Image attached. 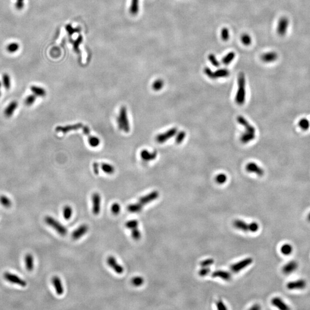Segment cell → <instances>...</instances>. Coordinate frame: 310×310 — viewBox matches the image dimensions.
<instances>
[{
	"label": "cell",
	"instance_id": "cell-47",
	"mask_svg": "<svg viewBox=\"0 0 310 310\" xmlns=\"http://www.w3.org/2000/svg\"><path fill=\"white\" fill-rule=\"evenodd\" d=\"M111 211L113 214L118 215L120 213V211H121L120 205L117 203H113L111 207Z\"/></svg>",
	"mask_w": 310,
	"mask_h": 310
},
{
	"label": "cell",
	"instance_id": "cell-37",
	"mask_svg": "<svg viewBox=\"0 0 310 310\" xmlns=\"http://www.w3.org/2000/svg\"><path fill=\"white\" fill-rule=\"evenodd\" d=\"M131 284L135 287H140L144 283V279L141 276H136L132 279Z\"/></svg>",
	"mask_w": 310,
	"mask_h": 310
},
{
	"label": "cell",
	"instance_id": "cell-38",
	"mask_svg": "<svg viewBox=\"0 0 310 310\" xmlns=\"http://www.w3.org/2000/svg\"><path fill=\"white\" fill-rule=\"evenodd\" d=\"M19 44L17 43H11L7 46V51L10 53H14L19 50Z\"/></svg>",
	"mask_w": 310,
	"mask_h": 310
},
{
	"label": "cell",
	"instance_id": "cell-56",
	"mask_svg": "<svg viewBox=\"0 0 310 310\" xmlns=\"http://www.w3.org/2000/svg\"><path fill=\"white\" fill-rule=\"evenodd\" d=\"M66 31H67L68 33L70 34H74V33H75L77 31L76 29H75L73 27H71V25H67L66 27Z\"/></svg>",
	"mask_w": 310,
	"mask_h": 310
},
{
	"label": "cell",
	"instance_id": "cell-60",
	"mask_svg": "<svg viewBox=\"0 0 310 310\" xmlns=\"http://www.w3.org/2000/svg\"><path fill=\"white\" fill-rule=\"evenodd\" d=\"M1 86H2V84H1V81H0V88H1Z\"/></svg>",
	"mask_w": 310,
	"mask_h": 310
},
{
	"label": "cell",
	"instance_id": "cell-9",
	"mask_svg": "<svg viewBox=\"0 0 310 310\" xmlns=\"http://www.w3.org/2000/svg\"><path fill=\"white\" fill-rule=\"evenodd\" d=\"M289 21L287 17L281 18L278 23L277 32L280 36H283L287 33V29L288 27Z\"/></svg>",
	"mask_w": 310,
	"mask_h": 310
},
{
	"label": "cell",
	"instance_id": "cell-28",
	"mask_svg": "<svg viewBox=\"0 0 310 310\" xmlns=\"http://www.w3.org/2000/svg\"><path fill=\"white\" fill-rule=\"evenodd\" d=\"M142 207H143V205H142V204H140V203H133V204H130L128 206L127 210L129 212L133 213H139L142 211Z\"/></svg>",
	"mask_w": 310,
	"mask_h": 310
},
{
	"label": "cell",
	"instance_id": "cell-11",
	"mask_svg": "<svg viewBox=\"0 0 310 310\" xmlns=\"http://www.w3.org/2000/svg\"><path fill=\"white\" fill-rule=\"evenodd\" d=\"M246 170L249 173L255 174L259 176H262L264 175V169L253 162H249L246 165Z\"/></svg>",
	"mask_w": 310,
	"mask_h": 310
},
{
	"label": "cell",
	"instance_id": "cell-58",
	"mask_svg": "<svg viewBox=\"0 0 310 310\" xmlns=\"http://www.w3.org/2000/svg\"><path fill=\"white\" fill-rule=\"evenodd\" d=\"M261 309L260 306L258 304H255L254 306H253L251 308H250V310H260Z\"/></svg>",
	"mask_w": 310,
	"mask_h": 310
},
{
	"label": "cell",
	"instance_id": "cell-18",
	"mask_svg": "<svg viewBox=\"0 0 310 310\" xmlns=\"http://www.w3.org/2000/svg\"><path fill=\"white\" fill-rule=\"evenodd\" d=\"M211 276L215 278L219 277L225 281H230L231 279V275L230 273L222 270H217L211 273Z\"/></svg>",
	"mask_w": 310,
	"mask_h": 310
},
{
	"label": "cell",
	"instance_id": "cell-23",
	"mask_svg": "<svg viewBox=\"0 0 310 310\" xmlns=\"http://www.w3.org/2000/svg\"><path fill=\"white\" fill-rule=\"evenodd\" d=\"M140 156L142 159L144 161L149 162L151 160H154L157 157V152H154L152 153L149 152L147 150L144 149L140 153Z\"/></svg>",
	"mask_w": 310,
	"mask_h": 310
},
{
	"label": "cell",
	"instance_id": "cell-54",
	"mask_svg": "<svg viewBox=\"0 0 310 310\" xmlns=\"http://www.w3.org/2000/svg\"><path fill=\"white\" fill-rule=\"evenodd\" d=\"M82 40V38L81 36H79V38L77 39L75 41L74 43V48L76 52H79L78 47H79V45L81 43Z\"/></svg>",
	"mask_w": 310,
	"mask_h": 310
},
{
	"label": "cell",
	"instance_id": "cell-7",
	"mask_svg": "<svg viewBox=\"0 0 310 310\" xmlns=\"http://www.w3.org/2000/svg\"><path fill=\"white\" fill-rule=\"evenodd\" d=\"M4 277L7 281L11 283L16 284L17 285H19L21 287H25L27 285V282L21 279L20 277H19L15 275L12 274L9 272H5L4 274Z\"/></svg>",
	"mask_w": 310,
	"mask_h": 310
},
{
	"label": "cell",
	"instance_id": "cell-10",
	"mask_svg": "<svg viewBox=\"0 0 310 310\" xmlns=\"http://www.w3.org/2000/svg\"><path fill=\"white\" fill-rule=\"evenodd\" d=\"M83 127V125L82 123H78L74 125H67L65 127L58 126L56 128L55 130L57 132H61L63 134H66L70 131L77 130L78 129L82 128Z\"/></svg>",
	"mask_w": 310,
	"mask_h": 310
},
{
	"label": "cell",
	"instance_id": "cell-53",
	"mask_svg": "<svg viewBox=\"0 0 310 310\" xmlns=\"http://www.w3.org/2000/svg\"><path fill=\"white\" fill-rule=\"evenodd\" d=\"M216 308L217 309L219 310H227V307H226V306L225 305V304L223 303L222 300H218L216 303Z\"/></svg>",
	"mask_w": 310,
	"mask_h": 310
},
{
	"label": "cell",
	"instance_id": "cell-20",
	"mask_svg": "<svg viewBox=\"0 0 310 310\" xmlns=\"http://www.w3.org/2000/svg\"><path fill=\"white\" fill-rule=\"evenodd\" d=\"M272 304L278 309L282 310H290L288 306L279 297H275L272 300Z\"/></svg>",
	"mask_w": 310,
	"mask_h": 310
},
{
	"label": "cell",
	"instance_id": "cell-5",
	"mask_svg": "<svg viewBox=\"0 0 310 310\" xmlns=\"http://www.w3.org/2000/svg\"><path fill=\"white\" fill-rule=\"evenodd\" d=\"M253 259L250 257L245 258L238 263L231 265L230 267V270L233 273H238L243 270L244 268L248 267L253 263Z\"/></svg>",
	"mask_w": 310,
	"mask_h": 310
},
{
	"label": "cell",
	"instance_id": "cell-17",
	"mask_svg": "<svg viewBox=\"0 0 310 310\" xmlns=\"http://www.w3.org/2000/svg\"><path fill=\"white\" fill-rule=\"evenodd\" d=\"M237 122L238 124L241 125L245 129V132H248L253 133H256V129L253 126L251 125L249 122L243 116H238L237 118Z\"/></svg>",
	"mask_w": 310,
	"mask_h": 310
},
{
	"label": "cell",
	"instance_id": "cell-26",
	"mask_svg": "<svg viewBox=\"0 0 310 310\" xmlns=\"http://www.w3.org/2000/svg\"><path fill=\"white\" fill-rule=\"evenodd\" d=\"M230 71L226 68H221L216 70V72H214V79L218 78H227L229 76Z\"/></svg>",
	"mask_w": 310,
	"mask_h": 310
},
{
	"label": "cell",
	"instance_id": "cell-30",
	"mask_svg": "<svg viewBox=\"0 0 310 310\" xmlns=\"http://www.w3.org/2000/svg\"><path fill=\"white\" fill-rule=\"evenodd\" d=\"M280 251L284 256H289L293 252V247L289 243H285L281 247Z\"/></svg>",
	"mask_w": 310,
	"mask_h": 310
},
{
	"label": "cell",
	"instance_id": "cell-33",
	"mask_svg": "<svg viewBox=\"0 0 310 310\" xmlns=\"http://www.w3.org/2000/svg\"><path fill=\"white\" fill-rule=\"evenodd\" d=\"M235 53L233 52H230L229 53L227 54L223 58L222 63L225 65H228L230 63L233 61V59L235 58Z\"/></svg>",
	"mask_w": 310,
	"mask_h": 310
},
{
	"label": "cell",
	"instance_id": "cell-12",
	"mask_svg": "<svg viewBox=\"0 0 310 310\" xmlns=\"http://www.w3.org/2000/svg\"><path fill=\"white\" fill-rule=\"evenodd\" d=\"M101 196L98 193H94L92 195L93 202V213L97 216L98 215L101 210Z\"/></svg>",
	"mask_w": 310,
	"mask_h": 310
},
{
	"label": "cell",
	"instance_id": "cell-42",
	"mask_svg": "<svg viewBox=\"0 0 310 310\" xmlns=\"http://www.w3.org/2000/svg\"><path fill=\"white\" fill-rule=\"evenodd\" d=\"M139 226V221L136 219H133L127 221L125 223V226L127 228L129 229H133L135 228H137Z\"/></svg>",
	"mask_w": 310,
	"mask_h": 310
},
{
	"label": "cell",
	"instance_id": "cell-21",
	"mask_svg": "<svg viewBox=\"0 0 310 310\" xmlns=\"http://www.w3.org/2000/svg\"><path fill=\"white\" fill-rule=\"evenodd\" d=\"M18 106V103L16 101L11 102L4 110V115L7 118L10 117Z\"/></svg>",
	"mask_w": 310,
	"mask_h": 310
},
{
	"label": "cell",
	"instance_id": "cell-61",
	"mask_svg": "<svg viewBox=\"0 0 310 310\" xmlns=\"http://www.w3.org/2000/svg\"><path fill=\"white\" fill-rule=\"evenodd\" d=\"M1 91H0V97H1Z\"/></svg>",
	"mask_w": 310,
	"mask_h": 310
},
{
	"label": "cell",
	"instance_id": "cell-14",
	"mask_svg": "<svg viewBox=\"0 0 310 310\" xmlns=\"http://www.w3.org/2000/svg\"><path fill=\"white\" fill-rule=\"evenodd\" d=\"M159 196V193L157 191H154L150 192L148 194L144 196L139 199V203L142 205H145L157 199Z\"/></svg>",
	"mask_w": 310,
	"mask_h": 310
},
{
	"label": "cell",
	"instance_id": "cell-51",
	"mask_svg": "<svg viewBox=\"0 0 310 310\" xmlns=\"http://www.w3.org/2000/svg\"><path fill=\"white\" fill-rule=\"evenodd\" d=\"M204 72L205 74L210 79H214V72L210 68H204Z\"/></svg>",
	"mask_w": 310,
	"mask_h": 310
},
{
	"label": "cell",
	"instance_id": "cell-41",
	"mask_svg": "<svg viewBox=\"0 0 310 310\" xmlns=\"http://www.w3.org/2000/svg\"><path fill=\"white\" fill-rule=\"evenodd\" d=\"M241 40L243 44L246 46H249L252 43V39L248 34H243L241 36Z\"/></svg>",
	"mask_w": 310,
	"mask_h": 310
},
{
	"label": "cell",
	"instance_id": "cell-15",
	"mask_svg": "<svg viewBox=\"0 0 310 310\" xmlns=\"http://www.w3.org/2000/svg\"><path fill=\"white\" fill-rule=\"evenodd\" d=\"M299 264L297 261L293 260L285 264L282 268V272L285 275H290L296 271L298 268Z\"/></svg>",
	"mask_w": 310,
	"mask_h": 310
},
{
	"label": "cell",
	"instance_id": "cell-34",
	"mask_svg": "<svg viewBox=\"0 0 310 310\" xmlns=\"http://www.w3.org/2000/svg\"><path fill=\"white\" fill-rule=\"evenodd\" d=\"M2 83L7 90L10 89L11 86V81H10V78L9 75L5 73L2 75Z\"/></svg>",
	"mask_w": 310,
	"mask_h": 310
},
{
	"label": "cell",
	"instance_id": "cell-40",
	"mask_svg": "<svg viewBox=\"0 0 310 310\" xmlns=\"http://www.w3.org/2000/svg\"><path fill=\"white\" fill-rule=\"evenodd\" d=\"M0 202L3 206L7 208L10 207L12 204L10 200L6 196L2 195L0 196Z\"/></svg>",
	"mask_w": 310,
	"mask_h": 310
},
{
	"label": "cell",
	"instance_id": "cell-48",
	"mask_svg": "<svg viewBox=\"0 0 310 310\" xmlns=\"http://www.w3.org/2000/svg\"><path fill=\"white\" fill-rule=\"evenodd\" d=\"M209 60L210 61V63L215 67H219V61L217 60V59L216 58V56L214 55V54H210L209 55Z\"/></svg>",
	"mask_w": 310,
	"mask_h": 310
},
{
	"label": "cell",
	"instance_id": "cell-52",
	"mask_svg": "<svg viewBox=\"0 0 310 310\" xmlns=\"http://www.w3.org/2000/svg\"><path fill=\"white\" fill-rule=\"evenodd\" d=\"M210 272V269L208 267H203L202 269L199 270V275L201 276H205Z\"/></svg>",
	"mask_w": 310,
	"mask_h": 310
},
{
	"label": "cell",
	"instance_id": "cell-6",
	"mask_svg": "<svg viewBox=\"0 0 310 310\" xmlns=\"http://www.w3.org/2000/svg\"><path fill=\"white\" fill-rule=\"evenodd\" d=\"M177 129L176 128L170 129L166 132L157 135L156 137V140L158 143H164L167 142L169 139L172 138L174 136H175L177 133Z\"/></svg>",
	"mask_w": 310,
	"mask_h": 310
},
{
	"label": "cell",
	"instance_id": "cell-50",
	"mask_svg": "<svg viewBox=\"0 0 310 310\" xmlns=\"http://www.w3.org/2000/svg\"><path fill=\"white\" fill-rule=\"evenodd\" d=\"M214 263V260L213 258H208L203 260L200 263V265L202 267H208L209 266L213 265Z\"/></svg>",
	"mask_w": 310,
	"mask_h": 310
},
{
	"label": "cell",
	"instance_id": "cell-31",
	"mask_svg": "<svg viewBox=\"0 0 310 310\" xmlns=\"http://www.w3.org/2000/svg\"><path fill=\"white\" fill-rule=\"evenodd\" d=\"M298 125L299 128L303 130H307L310 127V122L306 118H303L299 120L298 122Z\"/></svg>",
	"mask_w": 310,
	"mask_h": 310
},
{
	"label": "cell",
	"instance_id": "cell-27",
	"mask_svg": "<svg viewBox=\"0 0 310 310\" xmlns=\"http://www.w3.org/2000/svg\"><path fill=\"white\" fill-rule=\"evenodd\" d=\"M25 267H26L27 270L31 272L34 270V257L32 256L31 254H27L26 255L25 258Z\"/></svg>",
	"mask_w": 310,
	"mask_h": 310
},
{
	"label": "cell",
	"instance_id": "cell-19",
	"mask_svg": "<svg viewBox=\"0 0 310 310\" xmlns=\"http://www.w3.org/2000/svg\"><path fill=\"white\" fill-rule=\"evenodd\" d=\"M52 282L54 285V288L56 290V292L58 295H61L64 292V288L61 283V279L58 276L53 277Z\"/></svg>",
	"mask_w": 310,
	"mask_h": 310
},
{
	"label": "cell",
	"instance_id": "cell-32",
	"mask_svg": "<svg viewBox=\"0 0 310 310\" xmlns=\"http://www.w3.org/2000/svg\"><path fill=\"white\" fill-rule=\"evenodd\" d=\"M101 168L102 171L107 174H113L115 172V168L110 164L107 163H102L101 164Z\"/></svg>",
	"mask_w": 310,
	"mask_h": 310
},
{
	"label": "cell",
	"instance_id": "cell-35",
	"mask_svg": "<svg viewBox=\"0 0 310 310\" xmlns=\"http://www.w3.org/2000/svg\"><path fill=\"white\" fill-rule=\"evenodd\" d=\"M63 214L64 218L66 220H69L73 214V209L70 206H66L63 208Z\"/></svg>",
	"mask_w": 310,
	"mask_h": 310
},
{
	"label": "cell",
	"instance_id": "cell-3",
	"mask_svg": "<svg viewBox=\"0 0 310 310\" xmlns=\"http://www.w3.org/2000/svg\"><path fill=\"white\" fill-rule=\"evenodd\" d=\"M233 225L237 229L243 231H250L255 233L259 229V225L256 222H251L249 224L240 219H236L233 222Z\"/></svg>",
	"mask_w": 310,
	"mask_h": 310
},
{
	"label": "cell",
	"instance_id": "cell-39",
	"mask_svg": "<svg viewBox=\"0 0 310 310\" xmlns=\"http://www.w3.org/2000/svg\"><path fill=\"white\" fill-rule=\"evenodd\" d=\"M163 86H164V82L160 79H158L156 80L152 85L153 89L156 91H160L162 88H163Z\"/></svg>",
	"mask_w": 310,
	"mask_h": 310
},
{
	"label": "cell",
	"instance_id": "cell-16",
	"mask_svg": "<svg viewBox=\"0 0 310 310\" xmlns=\"http://www.w3.org/2000/svg\"><path fill=\"white\" fill-rule=\"evenodd\" d=\"M88 230V226L86 224L81 225L79 228L74 230L72 233V238L74 240H78L84 236Z\"/></svg>",
	"mask_w": 310,
	"mask_h": 310
},
{
	"label": "cell",
	"instance_id": "cell-43",
	"mask_svg": "<svg viewBox=\"0 0 310 310\" xmlns=\"http://www.w3.org/2000/svg\"><path fill=\"white\" fill-rule=\"evenodd\" d=\"M131 234H132V238L135 240H139L142 237L141 232L137 228H135L134 229H132Z\"/></svg>",
	"mask_w": 310,
	"mask_h": 310
},
{
	"label": "cell",
	"instance_id": "cell-45",
	"mask_svg": "<svg viewBox=\"0 0 310 310\" xmlns=\"http://www.w3.org/2000/svg\"><path fill=\"white\" fill-rule=\"evenodd\" d=\"M186 136V133L184 131H180L176 137L175 142L176 144H179L183 142V140L185 139Z\"/></svg>",
	"mask_w": 310,
	"mask_h": 310
},
{
	"label": "cell",
	"instance_id": "cell-1",
	"mask_svg": "<svg viewBox=\"0 0 310 310\" xmlns=\"http://www.w3.org/2000/svg\"><path fill=\"white\" fill-rule=\"evenodd\" d=\"M246 100V79L243 73L238 76V90L236 93L235 101L238 105H243Z\"/></svg>",
	"mask_w": 310,
	"mask_h": 310
},
{
	"label": "cell",
	"instance_id": "cell-24",
	"mask_svg": "<svg viewBox=\"0 0 310 310\" xmlns=\"http://www.w3.org/2000/svg\"><path fill=\"white\" fill-rule=\"evenodd\" d=\"M256 137V134L248 132H245L240 137V140L243 144H247L253 141Z\"/></svg>",
	"mask_w": 310,
	"mask_h": 310
},
{
	"label": "cell",
	"instance_id": "cell-44",
	"mask_svg": "<svg viewBox=\"0 0 310 310\" xmlns=\"http://www.w3.org/2000/svg\"><path fill=\"white\" fill-rule=\"evenodd\" d=\"M227 176L224 174H220L216 175V181L217 183L219 184H222L227 180Z\"/></svg>",
	"mask_w": 310,
	"mask_h": 310
},
{
	"label": "cell",
	"instance_id": "cell-57",
	"mask_svg": "<svg viewBox=\"0 0 310 310\" xmlns=\"http://www.w3.org/2000/svg\"><path fill=\"white\" fill-rule=\"evenodd\" d=\"M93 169L94 171L95 174L98 175L99 174V168H98V162H95L93 164Z\"/></svg>",
	"mask_w": 310,
	"mask_h": 310
},
{
	"label": "cell",
	"instance_id": "cell-29",
	"mask_svg": "<svg viewBox=\"0 0 310 310\" xmlns=\"http://www.w3.org/2000/svg\"><path fill=\"white\" fill-rule=\"evenodd\" d=\"M130 13L136 15L139 13V0H132L131 5L129 9Z\"/></svg>",
	"mask_w": 310,
	"mask_h": 310
},
{
	"label": "cell",
	"instance_id": "cell-2",
	"mask_svg": "<svg viewBox=\"0 0 310 310\" xmlns=\"http://www.w3.org/2000/svg\"><path fill=\"white\" fill-rule=\"evenodd\" d=\"M117 123L120 129L126 133L129 132L130 124L128 119L127 108L125 106H122L120 109L119 115L117 118Z\"/></svg>",
	"mask_w": 310,
	"mask_h": 310
},
{
	"label": "cell",
	"instance_id": "cell-59",
	"mask_svg": "<svg viewBox=\"0 0 310 310\" xmlns=\"http://www.w3.org/2000/svg\"><path fill=\"white\" fill-rule=\"evenodd\" d=\"M307 220L309 221V222H310V213L309 214V215L307 216Z\"/></svg>",
	"mask_w": 310,
	"mask_h": 310
},
{
	"label": "cell",
	"instance_id": "cell-4",
	"mask_svg": "<svg viewBox=\"0 0 310 310\" xmlns=\"http://www.w3.org/2000/svg\"><path fill=\"white\" fill-rule=\"evenodd\" d=\"M44 221L46 223L55 230L61 236H65L67 233V228L61 225V223L57 220L55 219L54 218L50 216H47L45 217Z\"/></svg>",
	"mask_w": 310,
	"mask_h": 310
},
{
	"label": "cell",
	"instance_id": "cell-8",
	"mask_svg": "<svg viewBox=\"0 0 310 310\" xmlns=\"http://www.w3.org/2000/svg\"><path fill=\"white\" fill-rule=\"evenodd\" d=\"M307 286V282L304 279H299L290 282L287 284V288L289 290H302Z\"/></svg>",
	"mask_w": 310,
	"mask_h": 310
},
{
	"label": "cell",
	"instance_id": "cell-49",
	"mask_svg": "<svg viewBox=\"0 0 310 310\" xmlns=\"http://www.w3.org/2000/svg\"><path fill=\"white\" fill-rule=\"evenodd\" d=\"M229 31L228 28H223L221 31V37L223 40L225 41L228 40L229 39Z\"/></svg>",
	"mask_w": 310,
	"mask_h": 310
},
{
	"label": "cell",
	"instance_id": "cell-22",
	"mask_svg": "<svg viewBox=\"0 0 310 310\" xmlns=\"http://www.w3.org/2000/svg\"><path fill=\"white\" fill-rule=\"evenodd\" d=\"M278 55L275 52H269L263 54L261 57V60L265 63H272L276 61Z\"/></svg>",
	"mask_w": 310,
	"mask_h": 310
},
{
	"label": "cell",
	"instance_id": "cell-13",
	"mask_svg": "<svg viewBox=\"0 0 310 310\" xmlns=\"http://www.w3.org/2000/svg\"><path fill=\"white\" fill-rule=\"evenodd\" d=\"M107 263L109 267H110L115 272L118 274H122L124 270L120 264L117 263L116 259L114 257L109 256L107 259Z\"/></svg>",
	"mask_w": 310,
	"mask_h": 310
},
{
	"label": "cell",
	"instance_id": "cell-46",
	"mask_svg": "<svg viewBox=\"0 0 310 310\" xmlns=\"http://www.w3.org/2000/svg\"><path fill=\"white\" fill-rule=\"evenodd\" d=\"M36 96L34 95H30L29 96H28L25 100V103L27 106H30L31 105H32L34 103V102L36 101Z\"/></svg>",
	"mask_w": 310,
	"mask_h": 310
},
{
	"label": "cell",
	"instance_id": "cell-55",
	"mask_svg": "<svg viewBox=\"0 0 310 310\" xmlns=\"http://www.w3.org/2000/svg\"><path fill=\"white\" fill-rule=\"evenodd\" d=\"M24 0H16V7L17 9L20 10L23 8V7L24 6Z\"/></svg>",
	"mask_w": 310,
	"mask_h": 310
},
{
	"label": "cell",
	"instance_id": "cell-25",
	"mask_svg": "<svg viewBox=\"0 0 310 310\" xmlns=\"http://www.w3.org/2000/svg\"><path fill=\"white\" fill-rule=\"evenodd\" d=\"M31 90L34 95L40 97H44L46 95L47 92L44 88L37 86H32Z\"/></svg>",
	"mask_w": 310,
	"mask_h": 310
},
{
	"label": "cell",
	"instance_id": "cell-36",
	"mask_svg": "<svg viewBox=\"0 0 310 310\" xmlns=\"http://www.w3.org/2000/svg\"><path fill=\"white\" fill-rule=\"evenodd\" d=\"M88 143L91 147H97L100 145V140L98 137L93 136L90 135L88 137Z\"/></svg>",
	"mask_w": 310,
	"mask_h": 310
}]
</instances>
